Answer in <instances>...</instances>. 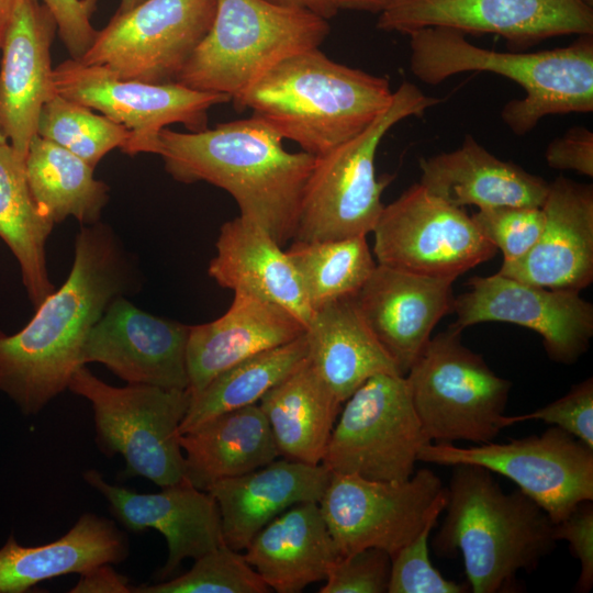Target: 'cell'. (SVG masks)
<instances>
[{"label": "cell", "instance_id": "cell-1", "mask_svg": "<svg viewBox=\"0 0 593 593\" xmlns=\"http://www.w3.org/2000/svg\"><path fill=\"white\" fill-rule=\"evenodd\" d=\"M136 267L112 228L83 225L68 278L18 333L0 331V392L23 415L40 413L68 389L85 339L119 296L136 288Z\"/></svg>", "mask_w": 593, "mask_h": 593}, {"label": "cell", "instance_id": "cell-2", "mask_svg": "<svg viewBox=\"0 0 593 593\" xmlns=\"http://www.w3.org/2000/svg\"><path fill=\"white\" fill-rule=\"evenodd\" d=\"M178 182L204 181L228 192L242 216L281 246L293 239L304 189L316 157L288 152L283 138L256 115L199 132L163 128L152 153Z\"/></svg>", "mask_w": 593, "mask_h": 593}, {"label": "cell", "instance_id": "cell-3", "mask_svg": "<svg viewBox=\"0 0 593 593\" xmlns=\"http://www.w3.org/2000/svg\"><path fill=\"white\" fill-rule=\"evenodd\" d=\"M393 92L385 77L339 64L316 47L278 63L233 105L318 157L369 126Z\"/></svg>", "mask_w": 593, "mask_h": 593}, {"label": "cell", "instance_id": "cell-4", "mask_svg": "<svg viewBox=\"0 0 593 593\" xmlns=\"http://www.w3.org/2000/svg\"><path fill=\"white\" fill-rule=\"evenodd\" d=\"M410 69L436 86L468 71H486L519 85L525 96L504 104L501 119L517 136L551 114L593 111V34L539 52H499L473 45L466 34L433 26L412 32Z\"/></svg>", "mask_w": 593, "mask_h": 593}, {"label": "cell", "instance_id": "cell-5", "mask_svg": "<svg viewBox=\"0 0 593 593\" xmlns=\"http://www.w3.org/2000/svg\"><path fill=\"white\" fill-rule=\"evenodd\" d=\"M451 468L446 516L433 546L438 555L461 553L473 593L503 592L553 549L555 524L521 490L503 491L488 469Z\"/></svg>", "mask_w": 593, "mask_h": 593}, {"label": "cell", "instance_id": "cell-6", "mask_svg": "<svg viewBox=\"0 0 593 593\" xmlns=\"http://www.w3.org/2000/svg\"><path fill=\"white\" fill-rule=\"evenodd\" d=\"M328 20L267 0H216L212 25L175 82L234 102L284 58L320 47Z\"/></svg>", "mask_w": 593, "mask_h": 593}, {"label": "cell", "instance_id": "cell-7", "mask_svg": "<svg viewBox=\"0 0 593 593\" xmlns=\"http://www.w3.org/2000/svg\"><path fill=\"white\" fill-rule=\"evenodd\" d=\"M440 100L402 82L390 105L362 132L316 157L306 182L293 240L322 242L372 233L389 179H378L374 159L385 134L399 122L421 118Z\"/></svg>", "mask_w": 593, "mask_h": 593}, {"label": "cell", "instance_id": "cell-8", "mask_svg": "<svg viewBox=\"0 0 593 593\" xmlns=\"http://www.w3.org/2000/svg\"><path fill=\"white\" fill-rule=\"evenodd\" d=\"M448 329L428 344L404 376L413 406L430 441H493L508 427L505 407L511 382Z\"/></svg>", "mask_w": 593, "mask_h": 593}, {"label": "cell", "instance_id": "cell-9", "mask_svg": "<svg viewBox=\"0 0 593 593\" xmlns=\"http://www.w3.org/2000/svg\"><path fill=\"white\" fill-rule=\"evenodd\" d=\"M68 389L90 402L98 448L108 458L123 457L125 477L160 488L184 480L180 425L191 403L188 389L113 387L86 366L74 372Z\"/></svg>", "mask_w": 593, "mask_h": 593}, {"label": "cell", "instance_id": "cell-10", "mask_svg": "<svg viewBox=\"0 0 593 593\" xmlns=\"http://www.w3.org/2000/svg\"><path fill=\"white\" fill-rule=\"evenodd\" d=\"M322 463L332 472L405 481L430 440L413 406L404 376L369 378L345 402Z\"/></svg>", "mask_w": 593, "mask_h": 593}, {"label": "cell", "instance_id": "cell-11", "mask_svg": "<svg viewBox=\"0 0 593 593\" xmlns=\"http://www.w3.org/2000/svg\"><path fill=\"white\" fill-rule=\"evenodd\" d=\"M446 502L440 478L423 468L400 482L332 473L318 505L340 557L378 548L392 558Z\"/></svg>", "mask_w": 593, "mask_h": 593}, {"label": "cell", "instance_id": "cell-12", "mask_svg": "<svg viewBox=\"0 0 593 593\" xmlns=\"http://www.w3.org/2000/svg\"><path fill=\"white\" fill-rule=\"evenodd\" d=\"M418 461L477 465L501 474L536 502L553 524L580 503L593 501V448L556 426L541 435L468 448L430 441L421 449Z\"/></svg>", "mask_w": 593, "mask_h": 593}, {"label": "cell", "instance_id": "cell-13", "mask_svg": "<svg viewBox=\"0 0 593 593\" xmlns=\"http://www.w3.org/2000/svg\"><path fill=\"white\" fill-rule=\"evenodd\" d=\"M372 233L377 264L435 279L455 281L497 251L462 208L419 183L383 208Z\"/></svg>", "mask_w": 593, "mask_h": 593}, {"label": "cell", "instance_id": "cell-14", "mask_svg": "<svg viewBox=\"0 0 593 593\" xmlns=\"http://www.w3.org/2000/svg\"><path fill=\"white\" fill-rule=\"evenodd\" d=\"M216 0H145L115 13L81 57L121 79L175 82L209 32Z\"/></svg>", "mask_w": 593, "mask_h": 593}, {"label": "cell", "instance_id": "cell-15", "mask_svg": "<svg viewBox=\"0 0 593 593\" xmlns=\"http://www.w3.org/2000/svg\"><path fill=\"white\" fill-rule=\"evenodd\" d=\"M59 96L97 110L123 125L131 136L121 148L127 155L152 153L159 132L182 124L189 132L208 128L209 110L231 101L226 94L191 89L178 82L148 83L121 79L105 68L71 58L53 69Z\"/></svg>", "mask_w": 593, "mask_h": 593}, {"label": "cell", "instance_id": "cell-16", "mask_svg": "<svg viewBox=\"0 0 593 593\" xmlns=\"http://www.w3.org/2000/svg\"><path fill=\"white\" fill-rule=\"evenodd\" d=\"M441 26L465 34H496L512 51L561 35L593 34V7L583 0H394L377 27L411 34Z\"/></svg>", "mask_w": 593, "mask_h": 593}, {"label": "cell", "instance_id": "cell-17", "mask_svg": "<svg viewBox=\"0 0 593 593\" xmlns=\"http://www.w3.org/2000/svg\"><path fill=\"white\" fill-rule=\"evenodd\" d=\"M469 290L454 299L457 320L463 328L485 322L524 326L542 337L549 358L573 363L589 348L593 335V305L572 290L528 284L500 273L472 277Z\"/></svg>", "mask_w": 593, "mask_h": 593}, {"label": "cell", "instance_id": "cell-18", "mask_svg": "<svg viewBox=\"0 0 593 593\" xmlns=\"http://www.w3.org/2000/svg\"><path fill=\"white\" fill-rule=\"evenodd\" d=\"M189 328L119 296L88 333L80 360L104 365L127 384L187 390Z\"/></svg>", "mask_w": 593, "mask_h": 593}, {"label": "cell", "instance_id": "cell-19", "mask_svg": "<svg viewBox=\"0 0 593 593\" xmlns=\"http://www.w3.org/2000/svg\"><path fill=\"white\" fill-rule=\"evenodd\" d=\"M85 481L102 494L112 514L127 529L158 530L167 541L168 557L158 571L161 581L171 577L184 559H197L224 545L221 514L214 497L186 479L160 492L137 493L108 483L90 469Z\"/></svg>", "mask_w": 593, "mask_h": 593}, {"label": "cell", "instance_id": "cell-20", "mask_svg": "<svg viewBox=\"0 0 593 593\" xmlns=\"http://www.w3.org/2000/svg\"><path fill=\"white\" fill-rule=\"evenodd\" d=\"M56 32L40 0H18L0 48V132L23 158L43 105L56 94L51 57Z\"/></svg>", "mask_w": 593, "mask_h": 593}, {"label": "cell", "instance_id": "cell-21", "mask_svg": "<svg viewBox=\"0 0 593 593\" xmlns=\"http://www.w3.org/2000/svg\"><path fill=\"white\" fill-rule=\"evenodd\" d=\"M539 238L522 258L503 262L502 276L555 290L580 292L593 280V187L558 177L541 205Z\"/></svg>", "mask_w": 593, "mask_h": 593}, {"label": "cell", "instance_id": "cell-22", "mask_svg": "<svg viewBox=\"0 0 593 593\" xmlns=\"http://www.w3.org/2000/svg\"><path fill=\"white\" fill-rule=\"evenodd\" d=\"M452 282L377 264L354 295L366 324L402 376L419 357L437 323L452 312Z\"/></svg>", "mask_w": 593, "mask_h": 593}, {"label": "cell", "instance_id": "cell-23", "mask_svg": "<svg viewBox=\"0 0 593 593\" xmlns=\"http://www.w3.org/2000/svg\"><path fill=\"white\" fill-rule=\"evenodd\" d=\"M304 332L305 326L286 309L255 294L235 291L222 316L190 325L186 361L191 400L226 369L294 340Z\"/></svg>", "mask_w": 593, "mask_h": 593}, {"label": "cell", "instance_id": "cell-24", "mask_svg": "<svg viewBox=\"0 0 593 593\" xmlns=\"http://www.w3.org/2000/svg\"><path fill=\"white\" fill-rule=\"evenodd\" d=\"M332 472L323 465L275 459L245 474L213 483L224 544L244 550L256 534L286 510L322 499Z\"/></svg>", "mask_w": 593, "mask_h": 593}, {"label": "cell", "instance_id": "cell-25", "mask_svg": "<svg viewBox=\"0 0 593 593\" xmlns=\"http://www.w3.org/2000/svg\"><path fill=\"white\" fill-rule=\"evenodd\" d=\"M419 168L418 183L457 208H541L549 187L541 177L499 159L471 135L455 150L422 158Z\"/></svg>", "mask_w": 593, "mask_h": 593}, {"label": "cell", "instance_id": "cell-26", "mask_svg": "<svg viewBox=\"0 0 593 593\" xmlns=\"http://www.w3.org/2000/svg\"><path fill=\"white\" fill-rule=\"evenodd\" d=\"M215 247L208 272L220 287L275 303L306 327L314 311L301 277L267 231L239 215L221 226Z\"/></svg>", "mask_w": 593, "mask_h": 593}, {"label": "cell", "instance_id": "cell-27", "mask_svg": "<svg viewBox=\"0 0 593 593\" xmlns=\"http://www.w3.org/2000/svg\"><path fill=\"white\" fill-rule=\"evenodd\" d=\"M246 561L278 593H299L325 580L340 557L318 503H300L275 517L245 548Z\"/></svg>", "mask_w": 593, "mask_h": 593}, {"label": "cell", "instance_id": "cell-28", "mask_svg": "<svg viewBox=\"0 0 593 593\" xmlns=\"http://www.w3.org/2000/svg\"><path fill=\"white\" fill-rule=\"evenodd\" d=\"M127 556L125 534L113 521L92 513L82 514L68 533L42 546H21L11 534L0 548V593H24L45 580L121 563Z\"/></svg>", "mask_w": 593, "mask_h": 593}, {"label": "cell", "instance_id": "cell-29", "mask_svg": "<svg viewBox=\"0 0 593 593\" xmlns=\"http://www.w3.org/2000/svg\"><path fill=\"white\" fill-rule=\"evenodd\" d=\"M304 334L307 359L342 404L376 374L402 376L366 324L354 295L315 309Z\"/></svg>", "mask_w": 593, "mask_h": 593}, {"label": "cell", "instance_id": "cell-30", "mask_svg": "<svg viewBox=\"0 0 593 593\" xmlns=\"http://www.w3.org/2000/svg\"><path fill=\"white\" fill-rule=\"evenodd\" d=\"M184 479L199 490L256 470L280 456L258 403L216 415L180 435Z\"/></svg>", "mask_w": 593, "mask_h": 593}, {"label": "cell", "instance_id": "cell-31", "mask_svg": "<svg viewBox=\"0 0 593 593\" xmlns=\"http://www.w3.org/2000/svg\"><path fill=\"white\" fill-rule=\"evenodd\" d=\"M280 456L320 465L342 403L307 357L258 402Z\"/></svg>", "mask_w": 593, "mask_h": 593}, {"label": "cell", "instance_id": "cell-32", "mask_svg": "<svg viewBox=\"0 0 593 593\" xmlns=\"http://www.w3.org/2000/svg\"><path fill=\"white\" fill-rule=\"evenodd\" d=\"M24 159L0 143V238L14 255L27 296L36 310L55 291L45 245L54 223L37 208L30 191Z\"/></svg>", "mask_w": 593, "mask_h": 593}, {"label": "cell", "instance_id": "cell-33", "mask_svg": "<svg viewBox=\"0 0 593 593\" xmlns=\"http://www.w3.org/2000/svg\"><path fill=\"white\" fill-rule=\"evenodd\" d=\"M24 166L37 208L54 224L70 216L82 225L100 222L109 201V187L94 178V168L85 160L35 135Z\"/></svg>", "mask_w": 593, "mask_h": 593}, {"label": "cell", "instance_id": "cell-34", "mask_svg": "<svg viewBox=\"0 0 593 593\" xmlns=\"http://www.w3.org/2000/svg\"><path fill=\"white\" fill-rule=\"evenodd\" d=\"M306 357L307 344L303 334L226 369L191 400L180 434L222 413L258 403Z\"/></svg>", "mask_w": 593, "mask_h": 593}, {"label": "cell", "instance_id": "cell-35", "mask_svg": "<svg viewBox=\"0 0 593 593\" xmlns=\"http://www.w3.org/2000/svg\"><path fill=\"white\" fill-rule=\"evenodd\" d=\"M287 254L301 277L313 311L329 301L355 295L377 266L366 236L293 240Z\"/></svg>", "mask_w": 593, "mask_h": 593}, {"label": "cell", "instance_id": "cell-36", "mask_svg": "<svg viewBox=\"0 0 593 593\" xmlns=\"http://www.w3.org/2000/svg\"><path fill=\"white\" fill-rule=\"evenodd\" d=\"M36 135L49 141L91 167L112 149L126 143L131 132L104 115H99L58 93L43 105Z\"/></svg>", "mask_w": 593, "mask_h": 593}, {"label": "cell", "instance_id": "cell-37", "mask_svg": "<svg viewBox=\"0 0 593 593\" xmlns=\"http://www.w3.org/2000/svg\"><path fill=\"white\" fill-rule=\"evenodd\" d=\"M270 588L225 544L194 559L192 568L171 580L133 586V593H268Z\"/></svg>", "mask_w": 593, "mask_h": 593}, {"label": "cell", "instance_id": "cell-38", "mask_svg": "<svg viewBox=\"0 0 593 593\" xmlns=\"http://www.w3.org/2000/svg\"><path fill=\"white\" fill-rule=\"evenodd\" d=\"M440 514L393 557L388 593H465L469 585L448 580L432 564L429 535Z\"/></svg>", "mask_w": 593, "mask_h": 593}, {"label": "cell", "instance_id": "cell-39", "mask_svg": "<svg viewBox=\"0 0 593 593\" xmlns=\"http://www.w3.org/2000/svg\"><path fill=\"white\" fill-rule=\"evenodd\" d=\"M471 219L482 235L501 249L503 262H511L535 245L545 216L541 208L502 205L481 209Z\"/></svg>", "mask_w": 593, "mask_h": 593}, {"label": "cell", "instance_id": "cell-40", "mask_svg": "<svg viewBox=\"0 0 593 593\" xmlns=\"http://www.w3.org/2000/svg\"><path fill=\"white\" fill-rule=\"evenodd\" d=\"M391 556L366 548L339 557L329 568L320 593H384L391 575Z\"/></svg>", "mask_w": 593, "mask_h": 593}, {"label": "cell", "instance_id": "cell-41", "mask_svg": "<svg viewBox=\"0 0 593 593\" xmlns=\"http://www.w3.org/2000/svg\"><path fill=\"white\" fill-rule=\"evenodd\" d=\"M526 421L559 427L593 448V379H585L563 396L530 413L507 415L508 426Z\"/></svg>", "mask_w": 593, "mask_h": 593}, {"label": "cell", "instance_id": "cell-42", "mask_svg": "<svg viewBox=\"0 0 593 593\" xmlns=\"http://www.w3.org/2000/svg\"><path fill=\"white\" fill-rule=\"evenodd\" d=\"M52 13L57 33L69 56L80 60L94 42L98 31L91 24L97 0H40Z\"/></svg>", "mask_w": 593, "mask_h": 593}, {"label": "cell", "instance_id": "cell-43", "mask_svg": "<svg viewBox=\"0 0 593 593\" xmlns=\"http://www.w3.org/2000/svg\"><path fill=\"white\" fill-rule=\"evenodd\" d=\"M556 540H566L571 555L580 562L577 592H589L593 586V504L580 503L564 519L555 524Z\"/></svg>", "mask_w": 593, "mask_h": 593}, {"label": "cell", "instance_id": "cell-44", "mask_svg": "<svg viewBox=\"0 0 593 593\" xmlns=\"http://www.w3.org/2000/svg\"><path fill=\"white\" fill-rule=\"evenodd\" d=\"M549 167L593 176V133L585 126H573L552 139L545 152Z\"/></svg>", "mask_w": 593, "mask_h": 593}, {"label": "cell", "instance_id": "cell-45", "mask_svg": "<svg viewBox=\"0 0 593 593\" xmlns=\"http://www.w3.org/2000/svg\"><path fill=\"white\" fill-rule=\"evenodd\" d=\"M133 586L127 578L118 573L110 564H101L80 574L71 593H131Z\"/></svg>", "mask_w": 593, "mask_h": 593}, {"label": "cell", "instance_id": "cell-46", "mask_svg": "<svg viewBox=\"0 0 593 593\" xmlns=\"http://www.w3.org/2000/svg\"><path fill=\"white\" fill-rule=\"evenodd\" d=\"M278 5L306 10L323 19L335 16L339 8V0H267Z\"/></svg>", "mask_w": 593, "mask_h": 593}, {"label": "cell", "instance_id": "cell-47", "mask_svg": "<svg viewBox=\"0 0 593 593\" xmlns=\"http://www.w3.org/2000/svg\"><path fill=\"white\" fill-rule=\"evenodd\" d=\"M394 0H339V8L340 10H354L380 14Z\"/></svg>", "mask_w": 593, "mask_h": 593}, {"label": "cell", "instance_id": "cell-48", "mask_svg": "<svg viewBox=\"0 0 593 593\" xmlns=\"http://www.w3.org/2000/svg\"><path fill=\"white\" fill-rule=\"evenodd\" d=\"M18 0H0V48Z\"/></svg>", "mask_w": 593, "mask_h": 593}, {"label": "cell", "instance_id": "cell-49", "mask_svg": "<svg viewBox=\"0 0 593 593\" xmlns=\"http://www.w3.org/2000/svg\"><path fill=\"white\" fill-rule=\"evenodd\" d=\"M145 0H121L120 7H119V9H118V11L115 13L127 12V11L134 9L135 7H137L138 4H141Z\"/></svg>", "mask_w": 593, "mask_h": 593}, {"label": "cell", "instance_id": "cell-50", "mask_svg": "<svg viewBox=\"0 0 593 593\" xmlns=\"http://www.w3.org/2000/svg\"><path fill=\"white\" fill-rule=\"evenodd\" d=\"M5 142H8V141L5 139V137L0 132V143H5Z\"/></svg>", "mask_w": 593, "mask_h": 593}, {"label": "cell", "instance_id": "cell-51", "mask_svg": "<svg viewBox=\"0 0 593 593\" xmlns=\"http://www.w3.org/2000/svg\"><path fill=\"white\" fill-rule=\"evenodd\" d=\"M585 3H588L589 5L593 7V0H583Z\"/></svg>", "mask_w": 593, "mask_h": 593}]
</instances>
